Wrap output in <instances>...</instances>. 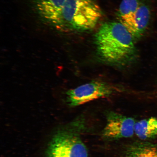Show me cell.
<instances>
[{"instance_id": "52a82bcc", "label": "cell", "mask_w": 157, "mask_h": 157, "mask_svg": "<svg viewBox=\"0 0 157 157\" xmlns=\"http://www.w3.org/2000/svg\"><path fill=\"white\" fill-rule=\"evenodd\" d=\"M66 0H33L35 10L43 20L61 27L63 8Z\"/></svg>"}, {"instance_id": "8992f818", "label": "cell", "mask_w": 157, "mask_h": 157, "mask_svg": "<svg viewBox=\"0 0 157 157\" xmlns=\"http://www.w3.org/2000/svg\"><path fill=\"white\" fill-rule=\"evenodd\" d=\"M150 18V8L143 4L140 5L134 13L119 19L135 40L140 38L144 34L148 28Z\"/></svg>"}, {"instance_id": "7a4b0ae2", "label": "cell", "mask_w": 157, "mask_h": 157, "mask_svg": "<svg viewBox=\"0 0 157 157\" xmlns=\"http://www.w3.org/2000/svg\"><path fill=\"white\" fill-rule=\"evenodd\" d=\"M85 123L80 117L59 129L51 139L46 157H88L81 137L86 128Z\"/></svg>"}, {"instance_id": "ba28073f", "label": "cell", "mask_w": 157, "mask_h": 157, "mask_svg": "<svg viewBox=\"0 0 157 157\" xmlns=\"http://www.w3.org/2000/svg\"><path fill=\"white\" fill-rule=\"evenodd\" d=\"M135 134L142 140L154 139L157 136V119L151 117L135 123Z\"/></svg>"}, {"instance_id": "5b68a950", "label": "cell", "mask_w": 157, "mask_h": 157, "mask_svg": "<svg viewBox=\"0 0 157 157\" xmlns=\"http://www.w3.org/2000/svg\"><path fill=\"white\" fill-rule=\"evenodd\" d=\"M107 123L102 135L107 140L129 138L135 134V122L132 118L113 112L107 114Z\"/></svg>"}, {"instance_id": "6da1fadb", "label": "cell", "mask_w": 157, "mask_h": 157, "mask_svg": "<svg viewBox=\"0 0 157 157\" xmlns=\"http://www.w3.org/2000/svg\"><path fill=\"white\" fill-rule=\"evenodd\" d=\"M95 39L98 55L108 64L125 66L136 57L134 39L121 22L104 23L96 33Z\"/></svg>"}, {"instance_id": "3957f363", "label": "cell", "mask_w": 157, "mask_h": 157, "mask_svg": "<svg viewBox=\"0 0 157 157\" xmlns=\"http://www.w3.org/2000/svg\"><path fill=\"white\" fill-rule=\"evenodd\" d=\"M102 12L96 0H66L63 8L61 27L85 31L96 26Z\"/></svg>"}, {"instance_id": "30bf717a", "label": "cell", "mask_w": 157, "mask_h": 157, "mask_svg": "<svg viewBox=\"0 0 157 157\" xmlns=\"http://www.w3.org/2000/svg\"><path fill=\"white\" fill-rule=\"evenodd\" d=\"M140 5L139 0H123L120 5L118 12L119 18L134 13Z\"/></svg>"}, {"instance_id": "9c48e42d", "label": "cell", "mask_w": 157, "mask_h": 157, "mask_svg": "<svg viewBox=\"0 0 157 157\" xmlns=\"http://www.w3.org/2000/svg\"><path fill=\"white\" fill-rule=\"evenodd\" d=\"M124 157H157V146L148 143H134L127 147Z\"/></svg>"}, {"instance_id": "277c9868", "label": "cell", "mask_w": 157, "mask_h": 157, "mask_svg": "<svg viewBox=\"0 0 157 157\" xmlns=\"http://www.w3.org/2000/svg\"><path fill=\"white\" fill-rule=\"evenodd\" d=\"M114 92V88L109 84L92 82L67 91L66 102L70 107H76L94 100L109 97Z\"/></svg>"}]
</instances>
